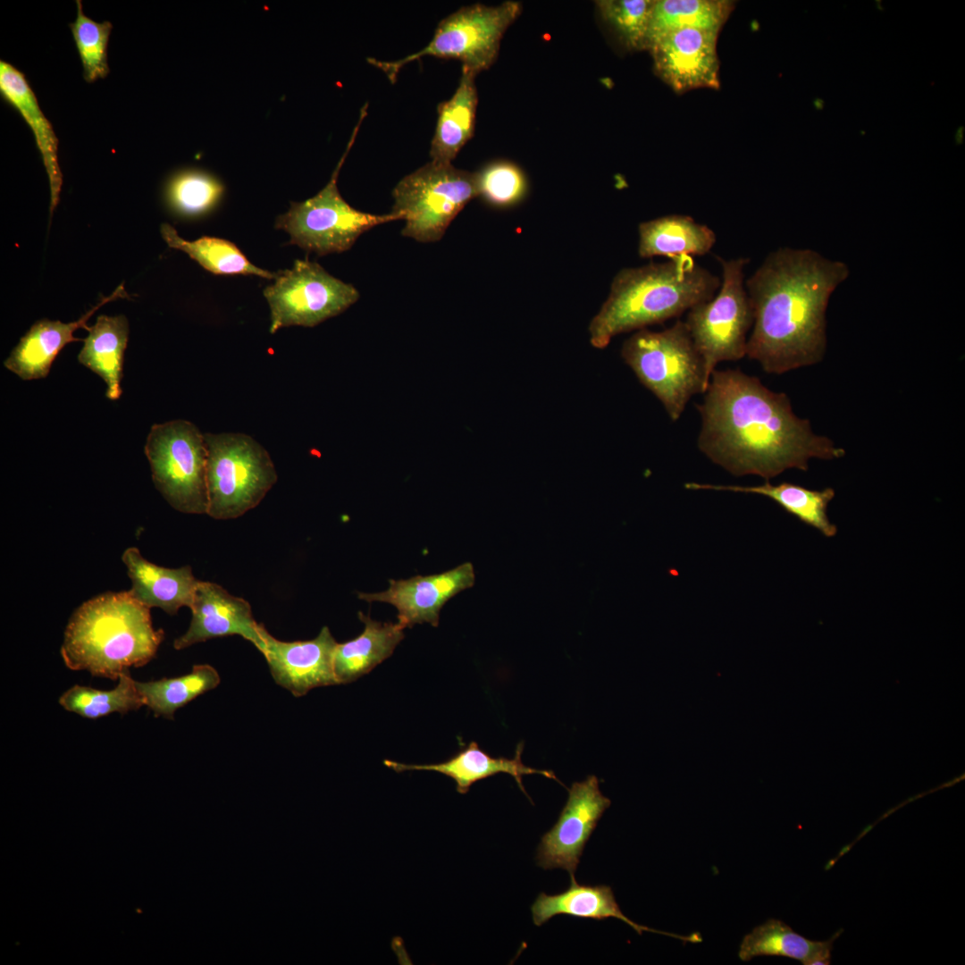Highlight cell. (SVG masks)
<instances>
[{"label": "cell", "mask_w": 965, "mask_h": 965, "mask_svg": "<svg viewBox=\"0 0 965 965\" xmlns=\"http://www.w3.org/2000/svg\"><path fill=\"white\" fill-rule=\"evenodd\" d=\"M703 394L696 406L701 417L698 448L733 475L768 481L787 469L807 471L811 458L845 454L794 414L785 393L740 369L714 370Z\"/></svg>", "instance_id": "6da1fadb"}, {"label": "cell", "mask_w": 965, "mask_h": 965, "mask_svg": "<svg viewBox=\"0 0 965 965\" xmlns=\"http://www.w3.org/2000/svg\"><path fill=\"white\" fill-rule=\"evenodd\" d=\"M849 273L845 263L810 248L769 253L745 280L753 311L746 356L775 374L819 363L829 298Z\"/></svg>", "instance_id": "7a4b0ae2"}, {"label": "cell", "mask_w": 965, "mask_h": 965, "mask_svg": "<svg viewBox=\"0 0 965 965\" xmlns=\"http://www.w3.org/2000/svg\"><path fill=\"white\" fill-rule=\"evenodd\" d=\"M720 284L718 276L692 256L623 268L590 323V342L604 348L621 333L676 318L712 298Z\"/></svg>", "instance_id": "3957f363"}, {"label": "cell", "mask_w": 965, "mask_h": 965, "mask_svg": "<svg viewBox=\"0 0 965 965\" xmlns=\"http://www.w3.org/2000/svg\"><path fill=\"white\" fill-rule=\"evenodd\" d=\"M150 608L127 592H106L80 605L64 632L61 656L71 670L116 680L155 656L164 640L152 625Z\"/></svg>", "instance_id": "277c9868"}, {"label": "cell", "mask_w": 965, "mask_h": 965, "mask_svg": "<svg viewBox=\"0 0 965 965\" xmlns=\"http://www.w3.org/2000/svg\"><path fill=\"white\" fill-rule=\"evenodd\" d=\"M621 356L674 422L692 397L704 393L709 382L701 357L682 320L660 331H637L624 341Z\"/></svg>", "instance_id": "5b68a950"}, {"label": "cell", "mask_w": 965, "mask_h": 965, "mask_svg": "<svg viewBox=\"0 0 965 965\" xmlns=\"http://www.w3.org/2000/svg\"><path fill=\"white\" fill-rule=\"evenodd\" d=\"M207 449V515L232 519L256 508L277 482L266 449L244 433H204Z\"/></svg>", "instance_id": "8992f818"}, {"label": "cell", "mask_w": 965, "mask_h": 965, "mask_svg": "<svg viewBox=\"0 0 965 965\" xmlns=\"http://www.w3.org/2000/svg\"><path fill=\"white\" fill-rule=\"evenodd\" d=\"M522 12V4L505 1L497 5L462 6L441 20L430 42L420 51L395 61L369 58L368 62L395 82L399 71L424 56L457 59L476 75L496 61L508 28Z\"/></svg>", "instance_id": "52a82bcc"}, {"label": "cell", "mask_w": 965, "mask_h": 965, "mask_svg": "<svg viewBox=\"0 0 965 965\" xmlns=\"http://www.w3.org/2000/svg\"><path fill=\"white\" fill-rule=\"evenodd\" d=\"M717 258L722 270L717 294L692 307L684 320L709 382L720 362L737 361L746 356L747 336L753 323L744 276L750 259Z\"/></svg>", "instance_id": "ba28073f"}, {"label": "cell", "mask_w": 965, "mask_h": 965, "mask_svg": "<svg viewBox=\"0 0 965 965\" xmlns=\"http://www.w3.org/2000/svg\"><path fill=\"white\" fill-rule=\"evenodd\" d=\"M392 196L390 213L405 221L401 234L419 242H436L477 197L475 172L431 161L402 178Z\"/></svg>", "instance_id": "9c48e42d"}, {"label": "cell", "mask_w": 965, "mask_h": 965, "mask_svg": "<svg viewBox=\"0 0 965 965\" xmlns=\"http://www.w3.org/2000/svg\"><path fill=\"white\" fill-rule=\"evenodd\" d=\"M152 480L165 500L186 514H207V449L204 433L191 422L152 425L145 444Z\"/></svg>", "instance_id": "30bf717a"}, {"label": "cell", "mask_w": 965, "mask_h": 965, "mask_svg": "<svg viewBox=\"0 0 965 965\" xmlns=\"http://www.w3.org/2000/svg\"><path fill=\"white\" fill-rule=\"evenodd\" d=\"M365 113L364 111L346 152L326 186L304 202H292L290 210L277 218L275 227L289 233L290 244L318 256L341 253L350 249L358 237L370 229L399 220L392 213L373 214L355 209L344 200L337 187L339 172Z\"/></svg>", "instance_id": "8fae6325"}, {"label": "cell", "mask_w": 965, "mask_h": 965, "mask_svg": "<svg viewBox=\"0 0 965 965\" xmlns=\"http://www.w3.org/2000/svg\"><path fill=\"white\" fill-rule=\"evenodd\" d=\"M264 296L271 311L270 332L283 327H314L336 316L359 298L349 283L329 274L319 264L296 260L291 269L277 274Z\"/></svg>", "instance_id": "7c38bea8"}, {"label": "cell", "mask_w": 965, "mask_h": 965, "mask_svg": "<svg viewBox=\"0 0 965 965\" xmlns=\"http://www.w3.org/2000/svg\"><path fill=\"white\" fill-rule=\"evenodd\" d=\"M610 803L601 793L597 776L575 782L557 822L541 836L537 865L543 869L562 868L575 878L585 844Z\"/></svg>", "instance_id": "4fadbf2b"}, {"label": "cell", "mask_w": 965, "mask_h": 965, "mask_svg": "<svg viewBox=\"0 0 965 965\" xmlns=\"http://www.w3.org/2000/svg\"><path fill=\"white\" fill-rule=\"evenodd\" d=\"M717 32L681 29L656 38L649 51L656 74L679 94L719 87Z\"/></svg>", "instance_id": "5bb4252c"}, {"label": "cell", "mask_w": 965, "mask_h": 965, "mask_svg": "<svg viewBox=\"0 0 965 965\" xmlns=\"http://www.w3.org/2000/svg\"><path fill=\"white\" fill-rule=\"evenodd\" d=\"M474 582V566L466 562L440 574L390 579L386 591L359 592L358 598L367 602L393 605L398 610V623L403 628L423 623L438 626L440 611L445 603L460 592L473 587Z\"/></svg>", "instance_id": "9a60e30c"}, {"label": "cell", "mask_w": 965, "mask_h": 965, "mask_svg": "<svg viewBox=\"0 0 965 965\" xmlns=\"http://www.w3.org/2000/svg\"><path fill=\"white\" fill-rule=\"evenodd\" d=\"M265 658L275 683L300 697L310 690L339 684L334 673V652L338 642L323 626L308 641L283 642L274 638L264 626Z\"/></svg>", "instance_id": "2e32d148"}, {"label": "cell", "mask_w": 965, "mask_h": 965, "mask_svg": "<svg viewBox=\"0 0 965 965\" xmlns=\"http://www.w3.org/2000/svg\"><path fill=\"white\" fill-rule=\"evenodd\" d=\"M190 609L189 627L174 641V649L182 650L209 639L238 634L264 653V625L256 622L251 607L244 599L230 594L214 583L199 581Z\"/></svg>", "instance_id": "e0dca14e"}, {"label": "cell", "mask_w": 965, "mask_h": 965, "mask_svg": "<svg viewBox=\"0 0 965 965\" xmlns=\"http://www.w3.org/2000/svg\"><path fill=\"white\" fill-rule=\"evenodd\" d=\"M124 297L128 295L123 286L120 285L112 295L103 298L96 306L75 322L64 323L48 319L37 321L4 360V367L26 381L46 377L53 361L66 344L83 340L74 337L73 332L79 328L88 331L87 321L100 306Z\"/></svg>", "instance_id": "ac0fdd59"}, {"label": "cell", "mask_w": 965, "mask_h": 965, "mask_svg": "<svg viewBox=\"0 0 965 965\" xmlns=\"http://www.w3.org/2000/svg\"><path fill=\"white\" fill-rule=\"evenodd\" d=\"M531 911L533 924L538 927L554 916L561 914L596 920L615 918L626 923L639 935H642L643 931H649L676 937L684 942L701 941V937L697 933L685 936L639 925L623 913L610 886L583 885H579L575 878H571L569 888L560 894L549 895L541 893L533 903Z\"/></svg>", "instance_id": "d6986e66"}, {"label": "cell", "mask_w": 965, "mask_h": 965, "mask_svg": "<svg viewBox=\"0 0 965 965\" xmlns=\"http://www.w3.org/2000/svg\"><path fill=\"white\" fill-rule=\"evenodd\" d=\"M122 559L131 581L128 591L138 602L147 608H159L175 615L183 607L190 608L198 580L191 567L159 566L145 559L136 547L126 549Z\"/></svg>", "instance_id": "ffe728a7"}, {"label": "cell", "mask_w": 965, "mask_h": 965, "mask_svg": "<svg viewBox=\"0 0 965 965\" xmlns=\"http://www.w3.org/2000/svg\"><path fill=\"white\" fill-rule=\"evenodd\" d=\"M522 751L523 744H518L514 758H494L482 751L477 743L471 742L452 758L437 764L411 765L390 759H385L383 763L399 773L407 770H428L441 773L455 781L456 789L461 794H466L477 781L499 773L508 774L514 777L525 795L527 793L523 785V776L524 775L539 774L559 782L552 771L525 766L522 762Z\"/></svg>", "instance_id": "44dd1931"}, {"label": "cell", "mask_w": 965, "mask_h": 965, "mask_svg": "<svg viewBox=\"0 0 965 965\" xmlns=\"http://www.w3.org/2000/svg\"><path fill=\"white\" fill-rule=\"evenodd\" d=\"M0 93L2 98L17 110L32 130L48 176L52 214L58 204L63 184L57 157L58 138L43 114L25 75L3 60L0 62Z\"/></svg>", "instance_id": "7402d4cb"}, {"label": "cell", "mask_w": 965, "mask_h": 965, "mask_svg": "<svg viewBox=\"0 0 965 965\" xmlns=\"http://www.w3.org/2000/svg\"><path fill=\"white\" fill-rule=\"evenodd\" d=\"M717 241L716 232L686 214H667L638 225V255L642 258L701 256Z\"/></svg>", "instance_id": "603a6c76"}, {"label": "cell", "mask_w": 965, "mask_h": 965, "mask_svg": "<svg viewBox=\"0 0 965 965\" xmlns=\"http://www.w3.org/2000/svg\"><path fill=\"white\" fill-rule=\"evenodd\" d=\"M475 77L474 72L462 67L454 94L438 105V119L430 148L432 162L451 164L473 138L478 105Z\"/></svg>", "instance_id": "cb8c5ba5"}, {"label": "cell", "mask_w": 965, "mask_h": 965, "mask_svg": "<svg viewBox=\"0 0 965 965\" xmlns=\"http://www.w3.org/2000/svg\"><path fill=\"white\" fill-rule=\"evenodd\" d=\"M684 488L762 495L771 499L785 511L806 525L815 528L824 536L831 538L837 533L836 525L831 523L827 516L828 504L835 495V490L830 487L818 491L787 482L772 484L766 481L763 484L755 486L686 482Z\"/></svg>", "instance_id": "d4e9b609"}, {"label": "cell", "mask_w": 965, "mask_h": 965, "mask_svg": "<svg viewBox=\"0 0 965 965\" xmlns=\"http://www.w3.org/2000/svg\"><path fill=\"white\" fill-rule=\"evenodd\" d=\"M363 632L356 638L338 643L334 652V673L338 684H348L369 673L388 659L403 640L399 623H382L358 612Z\"/></svg>", "instance_id": "484cf974"}, {"label": "cell", "mask_w": 965, "mask_h": 965, "mask_svg": "<svg viewBox=\"0 0 965 965\" xmlns=\"http://www.w3.org/2000/svg\"><path fill=\"white\" fill-rule=\"evenodd\" d=\"M836 932L826 941H813L793 931L778 919H768L744 936L738 957L749 961L758 956H781L801 961L804 965L830 964Z\"/></svg>", "instance_id": "4316f807"}, {"label": "cell", "mask_w": 965, "mask_h": 965, "mask_svg": "<svg viewBox=\"0 0 965 965\" xmlns=\"http://www.w3.org/2000/svg\"><path fill=\"white\" fill-rule=\"evenodd\" d=\"M88 331L78 360L105 381L106 397L116 400L122 394L120 383L129 338L128 320L123 315H100Z\"/></svg>", "instance_id": "83f0119b"}, {"label": "cell", "mask_w": 965, "mask_h": 965, "mask_svg": "<svg viewBox=\"0 0 965 965\" xmlns=\"http://www.w3.org/2000/svg\"><path fill=\"white\" fill-rule=\"evenodd\" d=\"M734 7L726 0H658L651 10L647 49L661 35L681 29L718 33Z\"/></svg>", "instance_id": "f1b7e54d"}, {"label": "cell", "mask_w": 965, "mask_h": 965, "mask_svg": "<svg viewBox=\"0 0 965 965\" xmlns=\"http://www.w3.org/2000/svg\"><path fill=\"white\" fill-rule=\"evenodd\" d=\"M217 670L210 665H195L185 676L155 681H136L137 688L155 717L173 719L176 710L220 684Z\"/></svg>", "instance_id": "f546056e"}, {"label": "cell", "mask_w": 965, "mask_h": 965, "mask_svg": "<svg viewBox=\"0 0 965 965\" xmlns=\"http://www.w3.org/2000/svg\"><path fill=\"white\" fill-rule=\"evenodd\" d=\"M161 235L167 245L187 253L206 270L214 274H254L276 279L273 273L252 264L232 242L220 238L204 236L193 241L180 238L168 223L161 225Z\"/></svg>", "instance_id": "4dcf8cb0"}, {"label": "cell", "mask_w": 965, "mask_h": 965, "mask_svg": "<svg viewBox=\"0 0 965 965\" xmlns=\"http://www.w3.org/2000/svg\"><path fill=\"white\" fill-rule=\"evenodd\" d=\"M59 704L67 711L83 717L96 719L111 713L126 714L144 706L136 681L130 672H123L113 690L101 691L92 687L73 685L59 698Z\"/></svg>", "instance_id": "1f68e13d"}, {"label": "cell", "mask_w": 965, "mask_h": 965, "mask_svg": "<svg viewBox=\"0 0 965 965\" xmlns=\"http://www.w3.org/2000/svg\"><path fill=\"white\" fill-rule=\"evenodd\" d=\"M77 16L69 23L82 64V77L88 83L105 78L109 71L107 46L113 25L96 22L83 13L82 3L76 0Z\"/></svg>", "instance_id": "d6a6232c"}, {"label": "cell", "mask_w": 965, "mask_h": 965, "mask_svg": "<svg viewBox=\"0 0 965 965\" xmlns=\"http://www.w3.org/2000/svg\"><path fill=\"white\" fill-rule=\"evenodd\" d=\"M595 4L604 22L626 49H647L648 27L654 1L600 0Z\"/></svg>", "instance_id": "836d02e7"}, {"label": "cell", "mask_w": 965, "mask_h": 965, "mask_svg": "<svg viewBox=\"0 0 965 965\" xmlns=\"http://www.w3.org/2000/svg\"><path fill=\"white\" fill-rule=\"evenodd\" d=\"M475 172L477 197L495 208H509L526 196L528 183L523 170L508 160L486 164Z\"/></svg>", "instance_id": "e575fe53"}, {"label": "cell", "mask_w": 965, "mask_h": 965, "mask_svg": "<svg viewBox=\"0 0 965 965\" xmlns=\"http://www.w3.org/2000/svg\"><path fill=\"white\" fill-rule=\"evenodd\" d=\"M222 186L211 175L196 170L175 174L169 180L165 196L179 214L197 215L210 210L219 200Z\"/></svg>", "instance_id": "d590c367"}, {"label": "cell", "mask_w": 965, "mask_h": 965, "mask_svg": "<svg viewBox=\"0 0 965 965\" xmlns=\"http://www.w3.org/2000/svg\"><path fill=\"white\" fill-rule=\"evenodd\" d=\"M964 126H959L954 134V141L956 145H961L964 139Z\"/></svg>", "instance_id": "8d00e7d4"}, {"label": "cell", "mask_w": 965, "mask_h": 965, "mask_svg": "<svg viewBox=\"0 0 965 965\" xmlns=\"http://www.w3.org/2000/svg\"><path fill=\"white\" fill-rule=\"evenodd\" d=\"M814 105L818 110H822L825 107V102L821 98H816L814 100Z\"/></svg>", "instance_id": "74e56055"}, {"label": "cell", "mask_w": 965, "mask_h": 965, "mask_svg": "<svg viewBox=\"0 0 965 965\" xmlns=\"http://www.w3.org/2000/svg\"><path fill=\"white\" fill-rule=\"evenodd\" d=\"M876 3H877V4H876V7H877V9L878 11H881V12H882V11H884V7H883V5H882V4H881V1H879V0H878V1H876Z\"/></svg>", "instance_id": "f35d334b"}]
</instances>
